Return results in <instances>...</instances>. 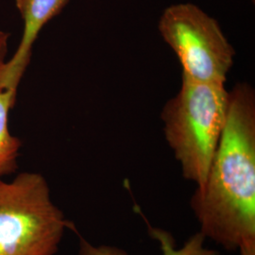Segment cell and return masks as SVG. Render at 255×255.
I'll use <instances>...</instances> for the list:
<instances>
[{"label":"cell","instance_id":"6da1fadb","mask_svg":"<svg viewBox=\"0 0 255 255\" xmlns=\"http://www.w3.org/2000/svg\"><path fill=\"white\" fill-rule=\"evenodd\" d=\"M190 205L201 234L225 250L255 241V94L247 83L229 92L225 127Z\"/></svg>","mask_w":255,"mask_h":255},{"label":"cell","instance_id":"7a4b0ae2","mask_svg":"<svg viewBox=\"0 0 255 255\" xmlns=\"http://www.w3.org/2000/svg\"><path fill=\"white\" fill-rule=\"evenodd\" d=\"M229 92L224 84L182 79L179 93L162 111L165 140L182 176L201 186L227 120Z\"/></svg>","mask_w":255,"mask_h":255},{"label":"cell","instance_id":"3957f363","mask_svg":"<svg viewBox=\"0 0 255 255\" xmlns=\"http://www.w3.org/2000/svg\"><path fill=\"white\" fill-rule=\"evenodd\" d=\"M67 229L75 227L51 200L41 174L0 180V255H54Z\"/></svg>","mask_w":255,"mask_h":255},{"label":"cell","instance_id":"277c9868","mask_svg":"<svg viewBox=\"0 0 255 255\" xmlns=\"http://www.w3.org/2000/svg\"><path fill=\"white\" fill-rule=\"evenodd\" d=\"M158 28L182 67V78L193 82L225 84L236 51L218 21L192 3L169 6Z\"/></svg>","mask_w":255,"mask_h":255},{"label":"cell","instance_id":"5b68a950","mask_svg":"<svg viewBox=\"0 0 255 255\" xmlns=\"http://www.w3.org/2000/svg\"><path fill=\"white\" fill-rule=\"evenodd\" d=\"M69 0H15L24 21L23 36L17 51L5 64L0 77V87L17 89L19 82L30 61L32 46L41 29L58 15Z\"/></svg>","mask_w":255,"mask_h":255},{"label":"cell","instance_id":"8992f818","mask_svg":"<svg viewBox=\"0 0 255 255\" xmlns=\"http://www.w3.org/2000/svg\"><path fill=\"white\" fill-rule=\"evenodd\" d=\"M149 234L159 244L163 255H219L215 250L205 247V237L201 232L193 235L181 248L176 246L172 235L162 229L148 226ZM79 255H128L123 250L117 247L94 246L80 237Z\"/></svg>","mask_w":255,"mask_h":255},{"label":"cell","instance_id":"52a82bcc","mask_svg":"<svg viewBox=\"0 0 255 255\" xmlns=\"http://www.w3.org/2000/svg\"><path fill=\"white\" fill-rule=\"evenodd\" d=\"M16 90L0 87V180L17 169L21 141L11 135L9 129V113L14 106Z\"/></svg>","mask_w":255,"mask_h":255},{"label":"cell","instance_id":"ba28073f","mask_svg":"<svg viewBox=\"0 0 255 255\" xmlns=\"http://www.w3.org/2000/svg\"><path fill=\"white\" fill-rule=\"evenodd\" d=\"M10 34L8 32L0 31V77L6 64V55L8 52V45Z\"/></svg>","mask_w":255,"mask_h":255},{"label":"cell","instance_id":"9c48e42d","mask_svg":"<svg viewBox=\"0 0 255 255\" xmlns=\"http://www.w3.org/2000/svg\"><path fill=\"white\" fill-rule=\"evenodd\" d=\"M240 255H255V241L248 242L239 248Z\"/></svg>","mask_w":255,"mask_h":255},{"label":"cell","instance_id":"30bf717a","mask_svg":"<svg viewBox=\"0 0 255 255\" xmlns=\"http://www.w3.org/2000/svg\"><path fill=\"white\" fill-rule=\"evenodd\" d=\"M252 1H253V2H254V3H255V0H252Z\"/></svg>","mask_w":255,"mask_h":255}]
</instances>
